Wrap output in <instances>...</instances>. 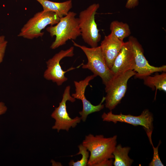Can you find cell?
<instances>
[{
	"mask_svg": "<svg viewBox=\"0 0 166 166\" xmlns=\"http://www.w3.org/2000/svg\"><path fill=\"white\" fill-rule=\"evenodd\" d=\"M136 74L134 70H129L114 76L105 86V107L107 108L112 111L120 103L126 93L128 80Z\"/></svg>",
	"mask_w": 166,
	"mask_h": 166,
	"instance_id": "6",
	"label": "cell"
},
{
	"mask_svg": "<svg viewBox=\"0 0 166 166\" xmlns=\"http://www.w3.org/2000/svg\"><path fill=\"white\" fill-rule=\"evenodd\" d=\"M72 42L73 45L80 48L87 57V62L83 63L82 68L90 70L96 77L99 76L105 86L107 85L114 75L106 63L100 46L88 48Z\"/></svg>",
	"mask_w": 166,
	"mask_h": 166,
	"instance_id": "3",
	"label": "cell"
},
{
	"mask_svg": "<svg viewBox=\"0 0 166 166\" xmlns=\"http://www.w3.org/2000/svg\"><path fill=\"white\" fill-rule=\"evenodd\" d=\"M98 3H94L81 11L78 18L81 35L85 42L91 47L97 46L101 39L95 21V15L99 7Z\"/></svg>",
	"mask_w": 166,
	"mask_h": 166,
	"instance_id": "5",
	"label": "cell"
},
{
	"mask_svg": "<svg viewBox=\"0 0 166 166\" xmlns=\"http://www.w3.org/2000/svg\"><path fill=\"white\" fill-rule=\"evenodd\" d=\"M143 79L144 84L151 88L152 90L156 89L155 99L157 90L166 92V73L163 72L161 74L153 76L151 75L144 77Z\"/></svg>",
	"mask_w": 166,
	"mask_h": 166,
	"instance_id": "16",
	"label": "cell"
},
{
	"mask_svg": "<svg viewBox=\"0 0 166 166\" xmlns=\"http://www.w3.org/2000/svg\"><path fill=\"white\" fill-rule=\"evenodd\" d=\"M7 108L5 104L0 101V115L5 113L7 111Z\"/></svg>",
	"mask_w": 166,
	"mask_h": 166,
	"instance_id": "22",
	"label": "cell"
},
{
	"mask_svg": "<svg viewBox=\"0 0 166 166\" xmlns=\"http://www.w3.org/2000/svg\"><path fill=\"white\" fill-rule=\"evenodd\" d=\"M79 152L76 154L78 155L81 154L82 157L80 160L74 162L73 160L70 161L69 163L70 166H86L89 158V152L87 148L82 144L78 146Z\"/></svg>",
	"mask_w": 166,
	"mask_h": 166,
	"instance_id": "18",
	"label": "cell"
},
{
	"mask_svg": "<svg viewBox=\"0 0 166 166\" xmlns=\"http://www.w3.org/2000/svg\"><path fill=\"white\" fill-rule=\"evenodd\" d=\"M76 15L73 12L69 11L66 15L60 18L55 26L46 28L51 37H56L50 46L51 49H56L65 44L69 40H75L81 35L78 18L75 17Z\"/></svg>",
	"mask_w": 166,
	"mask_h": 166,
	"instance_id": "2",
	"label": "cell"
},
{
	"mask_svg": "<svg viewBox=\"0 0 166 166\" xmlns=\"http://www.w3.org/2000/svg\"><path fill=\"white\" fill-rule=\"evenodd\" d=\"M70 87L68 85L65 89L62 99L59 106L55 108L51 114V117L55 120L54 125L52 128L56 129L58 132L61 130L68 131L71 127L74 128L81 120L80 117H76L73 119L70 118L66 109V102L69 101L73 102L76 99L70 94Z\"/></svg>",
	"mask_w": 166,
	"mask_h": 166,
	"instance_id": "7",
	"label": "cell"
},
{
	"mask_svg": "<svg viewBox=\"0 0 166 166\" xmlns=\"http://www.w3.org/2000/svg\"><path fill=\"white\" fill-rule=\"evenodd\" d=\"M110 29L111 33L122 41L131 34L129 26L127 23L117 20L111 22Z\"/></svg>",
	"mask_w": 166,
	"mask_h": 166,
	"instance_id": "17",
	"label": "cell"
},
{
	"mask_svg": "<svg viewBox=\"0 0 166 166\" xmlns=\"http://www.w3.org/2000/svg\"><path fill=\"white\" fill-rule=\"evenodd\" d=\"M135 67L133 50L128 40L124 42L110 69L115 76L129 70H134Z\"/></svg>",
	"mask_w": 166,
	"mask_h": 166,
	"instance_id": "12",
	"label": "cell"
},
{
	"mask_svg": "<svg viewBox=\"0 0 166 166\" xmlns=\"http://www.w3.org/2000/svg\"><path fill=\"white\" fill-rule=\"evenodd\" d=\"M95 77L96 76L93 74L87 77L84 80L79 81H74L75 92L74 93L72 94L71 96L75 99L80 100L82 101V109L79 112V114L81 116L80 117L81 120L83 121H85L89 115L99 111L104 107V105L102 103L105 101V97H103L99 104L94 105L86 99L85 96L86 87L89 84V82Z\"/></svg>",
	"mask_w": 166,
	"mask_h": 166,
	"instance_id": "11",
	"label": "cell"
},
{
	"mask_svg": "<svg viewBox=\"0 0 166 166\" xmlns=\"http://www.w3.org/2000/svg\"><path fill=\"white\" fill-rule=\"evenodd\" d=\"M128 40L132 44L134 53L135 67L134 71L136 73L134 76L136 78L143 79L154 73L166 72V65L156 67L149 64L144 54L141 45L136 38L131 36Z\"/></svg>",
	"mask_w": 166,
	"mask_h": 166,
	"instance_id": "10",
	"label": "cell"
},
{
	"mask_svg": "<svg viewBox=\"0 0 166 166\" xmlns=\"http://www.w3.org/2000/svg\"><path fill=\"white\" fill-rule=\"evenodd\" d=\"M2 36L3 35L0 36V39H1L2 38Z\"/></svg>",
	"mask_w": 166,
	"mask_h": 166,
	"instance_id": "23",
	"label": "cell"
},
{
	"mask_svg": "<svg viewBox=\"0 0 166 166\" xmlns=\"http://www.w3.org/2000/svg\"><path fill=\"white\" fill-rule=\"evenodd\" d=\"M124 43L111 33L105 36L101 42L100 46L106 63L110 69Z\"/></svg>",
	"mask_w": 166,
	"mask_h": 166,
	"instance_id": "13",
	"label": "cell"
},
{
	"mask_svg": "<svg viewBox=\"0 0 166 166\" xmlns=\"http://www.w3.org/2000/svg\"><path fill=\"white\" fill-rule=\"evenodd\" d=\"M152 133H147L150 143L152 147L153 151L152 160L149 164L148 165L149 166H163L164 165L160 160L158 154V148L161 143V140H160L157 146L156 147H154L152 140Z\"/></svg>",
	"mask_w": 166,
	"mask_h": 166,
	"instance_id": "19",
	"label": "cell"
},
{
	"mask_svg": "<svg viewBox=\"0 0 166 166\" xmlns=\"http://www.w3.org/2000/svg\"><path fill=\"white\" fill-rule=\"evenodd\" d=\"M117 138L116 135L109 138L101 135L86 136L82 144L90 153L87 165L97 166L103 161L113 158V153L117 145Z\"/></svg>",
	"mask_w": 166,
	"mask_h": 166,
	"instance_id": "1",
	"label": "cell"
},
{
	"mask_svg": "<svg viewBox=\"0 0 166 166\" xmlns=\"http://www.w3.org/2000/svg\"><path fill=\"white\" fill-rule=\"evenodd\" d=\"M74 50L73 46L65 50H61L47 61L46 62L47 68L43 74L44 78L55 83L58 86L61 85L66 81L68 78L65 76V73L76 68L71 67L65 71L61 68L60 61L64 57H73L74 55Z\"/></svg>",
	"mask_w": 166,
	"mask_h": 166,
	"instance_id": "8",
	"label": "cell"
},
{
	"mask_svg": "<svg viewBox=\"0 0 166 166\" xmlns=\"http://www.w3.org/2000/svg\"><path fill=\"white\" fill-rule=\"evenodd\" d=\"M60 18L55 13L43 10L36 13L24 25L18 36L29 39L42 37L47 26L57 24Z\"/></svg>",
	"mask_w": 166,
	"mask_h": 166,
	"instance_id": "4",
	"label": "cell"
},
{
	"mask_svg": "<svg viewBox=\"0 0 166 166\" xmlns=\"http://www.w3.org/2000/svg\"><path fill=\"white\" fill-rule=\"evenodd\" d=\"M103 121L112 122L114 124L117 122L127 123L134 126H141L144 129L146 133H152L153 129V117L148 109L143 111L138 116L131 114L124 115L121 113L119 114L113 113L112 111L106 113H104L101 116Z\"/></svg>",
	"mask_w": 166,
	"mask_h": 166,
	"instance_id": "9",
	"label": "cell"
},
{
	"mask_svg": "<svg viewBox=\"0 0 166 166\" xmlns=\"http://www.w3.org/2000/svg\"><path fill=\"white\" fill-rule=\"evenodd\" d=\"M130 149V147H122L121 144L116 145L113 153L114 158L113 165L114 166H131L133 160L128 156Z\"/></svg>",
	"mask_w": 166,
	"mask_h": 166,
	"instance_id": "15",
	"label": "cell"
},
{
	"mask_svg": "<svg viewBox=\"0 0 166 166\" xmlns=\"http://www.w3.org/2000/svg\"><path fill=\"white\" fill-rule=\"evenodd\" d=\"M139 4V0H127L125 5V7L131 9L137 6Z\"/></svg>",
	"mask_w": 166,
	"mask_h": 166,
	"instance_id": "21",
	"label": "cell"
},
{
	"mask_svg": "<svg viewBox=\"0 0 166 166\" xmlns=\"http://www.w3.org/2000/svg\"><path fill=\"white\" fill-rule=\"evenodd\" d=\"M42 6L43 10L55 13L61 18L66 15L72 7V1L69 0L58 2L49 0H36Z\"/></svg>",
	"mask_w": 166,
	"mask_h": 166,
	"instance_id": "14",
	"label": "cell"
},
{
	"mask_svg": "<svg viewBox=\"0 0 166 166\" xmlns=\"http://www.w3.org/2000/svg\"><path fill=\"white\" fill-rule=\"evenodd\" d=\"M7 43V41L5 39V36L3 35L0 39V64L3 61Z\"/></svg>",
	"mask_w": 166,
	"mask_h": 166,
	"instance_id": "20",
	"label": "cell"
}]
</instances>
